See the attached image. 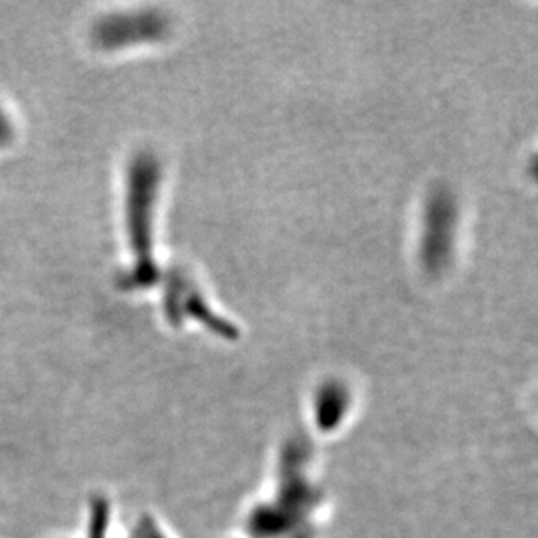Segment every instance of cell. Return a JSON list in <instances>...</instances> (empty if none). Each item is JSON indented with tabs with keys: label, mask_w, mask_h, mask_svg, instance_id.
Wrapping results in <instances>:
<instances>
[{
	"label": "cell",
	"mask_w": 538,
	"mask_h": 538,
	"mask_svg": "<svg viewBox=\"0 0 538 538\" xmlns=\"http://www.w3.org/2000/svg\"><path fill=\"white\" fill-rule=\"evenodd\" d=\"M310 460L305 441L284 446L269 497L256 502L246 516L249 538H314V519L324 497L310 472Z\"/></svg>",
	"instance_id": "obj_1"
},
{
	"label": "cell",
	"mask_w": 538,
	"mask_h": 538,
	"mask_svg": "<svg viewBox=\"0 0 538 538\" xmlns=\"http://www.w3.org/2000/svg\"><path fill=\"white\" fill-rule=\"evenodd\" d=\"M457 227V208L453 197L444 190L432 194L424 211V230L420 256L425 270L431 274L443 272L451 260L453 236Z\"/></svg>",
	"instance_id": "obj_2"
},
{
	"label": "cell",
	"mask_w": 538,
	"mask_h": 538,
	"mask_svg": "<svg viewBox=\"0 0 538 538\" xmlns=\"http://www.w3.org/2000/svg\"><path fill=\"white\" fill-rule=\"evenodd\" d=\"M352 410V394L340 380H326L317 387L310 404V417L317 434L333 436L342 429Z\"/></svg>",
	"instance_id": "obj_3"
}]
</instances>
